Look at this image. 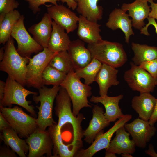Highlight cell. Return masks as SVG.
Wrapping results in <instances>:
<instances>
[{
    "label": "cell",
    "instance_id": "obj_1",
    "mask_svg": "<svg viewBox=\"0 0 157 157\" xmlns=\"http://www.w3.org/2000/svg\"><path fill=\"white\" fill-rule=\"evenodd\" d=\"M11 36L4 47V56L0 63V70L6 73L8 76L22 86L26 85L27 65L29 58L23 57L17 52Z\"/></svg>",
    "mask_w": 157,
    "mask_h": 157
},
{
    "label": "cell",
    "instance_id": "obj_2",
    "mask_svg": "<svg viewBox=\"0 0 157 157\" xmlns=\"http://www.w3.org/2000/svg\"><path fill=\"white\" fill-rule=\"evenodd\" d=\"M92 58H95L116 68L121 67L127 60L126 53L121 44L103 39L97 42L88 44Z\"/></svg>",
    "mask_w": 157,
    "mask_h": 157
},
{
    "label": "cell",
    "instance_id": "obj_3",
    "mask_svg": "<svg viewBox=\"0 0 157 157\" xmlns=\"http://www.w3.org/2000/svg\"><path fill=\"white\" fill-rule=\"evenodd\" d=\"M71 101L68 97L60 98L56 101L54 110L58 118L56 126L57 129L61 130L65 124L72 125L74 128L73 146L76 149H80L83 146L82 139L84 137L83 131L81 124L84 118L82 114L79 113L77 116L74 115L71 110Z\"/></svg>",
    "mask_w": 157,
    "mask_h": 157
},
{
    "label": "cell",
    "instance_id": "obj_4",
    "mask_svg": "<svg viewBox=\"0 0 157 157\" xmlns=\"http://www.w3.org/2000/svg\"><path fill=\"white\" fill-rule=\"evenodd\" d=\"M76 74L74 70L68 74L60 86L67 92L72 104V113L75 116L84 107L91 108L88 98L92 94V88L83 83Z\"/></svg>",
    "mask_w": 157,
    "mask_h": 157
},
{
    "label": "cell",
    "instance_id": "obj_5",
    "mask_svg": "<svg viewBox=\"0 0 157 157\" xmlns=\"http://www.w3.org/2000/svg\"><path fill=\"white\" fill-rule=\"evenodd\" d=\"M60 86L55 85L50 88L44 86L38 90L39 95H33V99L39 106H37L38 111L37 122L38 128L45 131L46 128L57 124L54 120L52 115L53 103Z\"/></svg>",
    "mask_w": 157,
    "mask_h": 157
},
{
    "label": "cell",
    "instance_id": "obj_6",
    "mask_svg": "<svg viewBox=\"0 0 157 157\" xmlns=\"http://www.w3.org/2000/svg\"><path fill=\"white\" fill-rule=\"evenodd\" d=\"M0 107L3 116L20 138H27L38 128L37 118L26 113L21 108Z\"/></svg>",
    "mask_w": 157,
    "mask_h": 157
},
{
    "label": "cell",
    "instance_id": "obj_7",
    "mask_svg": "<svg viewBox=\"0 0 157 157\" xmlns=\"http://www.w3.org/2000/svg\"><path fill=\"white\" fill-rule=\"evenodd\" d=\"M24 87L8 76L6 80L3 97L0 101V107H11L13 104L17 105L25 109L33 116H35L34 107L30 105L31 101L27 100L26 97L31 94L38 95V93L29 91Z\"/></svg>",
    "mask_w": 157,
    "mask_h": 157
},
{
    "label": "cell",
    "instance_id": "obj_8",
    "mask_svg": "<svg viewBox=\"0 0 157 157\" xmlns=\"http://www.w3.org/2000/svg\"><path fill=\"white\" fill-rule=\"evenodd\" d=\"M56 53L48 48H44L32 58H29L26 76V85L28 87L39 89L44 85L42 81V73Z\"/></svg>",
    "mask_w": 157,
    "mask_h": 157
},
{
    "label": "cell",
    "instance_id": "obj_9",
    "mask_svg": "<svg viewBox=\"0 0 157 157\" xmlns=\"http://www.w3.org/2000/svg\"><path fill=\"white\" fill-rule=\"evenodd\" d=\"M131 68L126 71L124 78L129 87L140 93H150L157 85V78L152 76L139 66L130 63Z\"/></svg>",
    "mask_w": 157,
    "mask_h": 157
},
{
    "label": "cell",
    "instance_id": "obj_10",
    "mask_svg": "<svg viewBox=\"0 0 157 157\" xmlns=\"http://www.w3.org/2000/svg\"><path fill=\"white\" fill-rule=\"evenodd\" d=\"M24 17L21 16L15 23L12 30L11 36L16 41L17 51L22 56L30 58L33 53L41 51L43 48L30 35L24 23Z\"/></svg>",
    "mask_w": 157,
    "mask_h": 157
},
{
    "label": "cell",
    "instance_id": "obj_11",
    "mask_svg": "<svg viewBox=\"0 0 157 157\" xmlns=\"http://www.w3.org/2000/svg\"><path fill=\"white\" fill-rule=\"evenodd\" d=\"M132 116L126 114L118 119L114 125L107 132L104 133L103 130L97 135L92 144L85 149H81L75 155V157H92L98 151L107 148L111 138L119 128L131 120Z\"/></svg>",
    "mask_w": 157,
    "mask_h": 157
},
{
    "label": "cell",
    "instance_id": "obj_12",
    "mask_svg": "<svg viewBox=\"0 0 157 157\" xmlns=\"http://www.w3.org/2000/svg\"><path fill=\"white\" fill-rule=\"evenodd\" d=\"M29 147L28 157H41L44 154L53 157V143L48 130L43 131L38 128L26 138Z\"/></svg>",
    "mask_w": 157,
    "mask_h": 157
},
{
    "label": "cell",
    "instance_id": "obj_13",
    "mask_svg": "<svg viewBox=\"0 0 157 157\" xmlns=\"http://www.w3.org/2000/svg\"><path fill=\"white\" fill-rule=\"evenodd\" d=\"M124 126L131 135L136 146L143 149L146 147L147 143L154 136L156 131V128L151 125L148 121L139 118L130 123H126Z\"/></svg>",
    "mask_w": 157,
    "mask_h": 157
},
{
    "label": "cell",
    "instance_id": "obj_14",
    "mask_svg": "<svg viewBox=\"0 0 157 157\" xmlns=\"http://www.w3.org/2000/svg\"><path fill=\"white\" fill-rule=\"evenodd\" d=\"M47 13L56 24L68 33L78 27L79 19L76 14L63 4L53 5L47 7Z\"/></svg>",
    "mask_w": 157,
    "mask_h": 157
},
{
    "label": "cell",
    "instance_id": "obj_15",
    "mask_svg": "<svg viewBox=\"0 0 157 157\" xmlns=\"http://www.w3.org/2000/svg\"><path fill=\"white\" fill-rule=\"evenodd\" d=\"M146 0H135L130 3H123L121 9L128 11L129 16L132 18V26L140 30L145 25L144 21L147 18L151 11Z\"/></svg>",
    "mask_w": 157,
    "mask_h": 157
},
{
    "label": "cell",
    "instance_id": "obj_16",
    "mask_svg": "<svg viewBox=\"0 0 157 157\" xmlns=\"http://www.w3.org/2000/svg\"><path fill=\"white\" fill-rule=\"evenodd\" d=\"M92 117L88 126L83 131L84 140L89 144L92 143L97 135L106 127L108 126L110 122L104 115L102 107L95 105L92 110Z\"/></svg>",
    "mask_w": 157,
    "mask_h": 157
},
{
    "label": "cell",
    "instance_id": "obj_17",
    "mask_svg": "<svg viewBox=\"0 0 157 157\" xmlns=\"http://www.w3.org/2000/svg\"><path fill=\"white\" fill-rule=\"evenodd\" d=\"M121 9L115 8L110 13L106 26L113 30L120 29L125 35V42L128 44L130 37L134 35L132 29V20L129 14Z\"/></svg>",
    "mask_w": 157,
    "mask_h": 157
},
{
    "label": "cell",
    "instance_id": "obj_18",
    "mask_svg": "<svg viewBox=\"0 0 157 157\" xmlns=\"http://www.w3.org/2000/svg\"><path fill=\"white\" fill-rule=\"evenodd\" d=\"M115 136L111 140L106 151L121 154L125 153L131 154L135 151L136 145L129 138L130 134L126 130L124 126L118 129L115 132Z\"/></svg>",
    "mask_w": 157,
    "mask_h": 157
},
{
    "label": "cell",
    "instance_id": "obj_19",
    "mask_svg": "<svg viewBox=\"0 0 157 157\" xmlns=\"http://www.w3.org/2000/svg\"><path fill=\"white\" fill-rule=\"evenodd\" d=\"M123 97L122 94L115 97H110L107 95L100 96H92L90 101L94 103H100L104 106L105 109L104 115L110 122H115L124 115L119 106V102Z\"/></svg>",
    "mask_w": 157,
    "mask_h": 157
},
{
    "label": "cell",
    "instance_id": "obj_20",
    "mask_svg": "<svg viewBox=\"0 0 157 157\" xmlns=\"http://www.w3.org/2000/svg\"><path fill=\"white\" fill-rule=\"evenodd\" d=\"M79 17L77 34L80 40L89 44L102 39L100 34L101 25L90 21L81 15Z\"/></svg>",
    "mask_w": 157,
    "mask_h": 157
},
{
    "label": "cell",
    "instance_id": "obj_21",
    "mask_svg": "<svg viewBox=\"0 0 157 157\" xmlns=\"http://www.w3.org/2000/svg\"><path fill=\"white\" fill-rule=\"evenodd\" d=\"M67 51L74 69L85 67L92 59L90 51L85 46L84 42L80 39L72 41Z\"/></svg>",
    "mask_w": 157,
    "mask_h": 157
},
{
    "label": "cell",
    "instance_id": "obj_22",
    "mask_svg": "<svg viewBox=\"0 0 157 157\" xmlns=\"http://www.w3.org/2000/svg\"><path fill=\"white\" fill-rule=\"evenodd\" d=\"M52 22L49 14L45 13L40 22L33 24L28 28L33 38L43 48H47L52 30Z\"/></svg>",
    "mask_w": 157,
    "mask_h": 157
},
{
    "label": "cell",
    "instance_id": "obj_23",
    "mask_svg": "<svg viewBox=\"0 0 157 157\" xmlns=\"http://www.w3.org/2000/svg\"><path fill=\"white\" fill-rule=\"evenodd\" d=\"M156 99L150 93H140L139 95L133 98L131 106L138 114L139 118L148 121L153 111Z\"/></svg>",
    "mask_w": 157,
    "mask_h": 157
},
{
    "label": "cell",
    "instance_id": "obj_24",
    "mask_svg": "<svg viewBox=\"0 0 157 157\" xmlns=\"http://www.w3.org/2000/svg\"><path fill=\"white\" fill-rule=\"evenodd\" d=\"M118 72V70L116 68L102 63L95 81L99 85L100 96L107 95L110 87L119 84V81L117 78Z\"/></svg>",
    "mask_w": 157,
    "mask_h": 157
},
{
    "label": "cell",
    "instance_id": "obj_25",
    "mask_svg": "<svg viewBox=\"0 0 157 157\" xmlns=\"http://www.w3.org/2000/svg\"><path fill=\"white\" fill-rule=\"evenodd\" d=\"M52 30L48 42L47 48L55 53L67 51L71 42L65 30L53 20Z\"/></svg>",
    "mask_w": 157,
    "mask_h": 157
},
{
    "label": "cell",
    "instance_id": "obj_26",
    "mask_svg": "<svg viewBox=\"0 0 157 157\" xmlns=\"http://www.w3.org/2000/svg\"><path fill=\"white\" fill-rule=\"evenodd\" d=\"M0 138L6 145L20 157H26L29 151L28 146L26 141L20 138L17 133L11 127L6 129L1 132Z\"/></svg>",
    "mask_w": 157,
    "mask_h": 157
},
{
    "label": "cell",
    "instance_id": "obj_27",
    "mask_svg": "<svg viewBox=\"0 0 157 157\" xmlns=\"http://www.w3.org/2000/svg\"><path fill=\"white\" fill-rule=\"evenodd\" d=\"M77 3V12L92 22H97L102 18L103 8L97 4L99 0H74Z\"/></svg>",
    "mask_w": 157,
    "mask_h": 157
},
{
    "label": "cell",
    "instance_id": "obj_28",
    "mask_svg": "<svg viewBox=\"0 0 157 157\" xmlns=\"http://www.w3.org/2000/svg\"><path fill=\"white\" fill-rule=\"evenodd\" d=\"M131 48L134 53L132 60L136 65L139 66L142 62L157 58L156 47L132 42Z\"/></svg>",
    "mask_w": 157,
    "mask_h": 157
},
{
    "label": "cell",
    "instance_id": "obj_29",
    "mask_svg": "<svg viewBox=\"0 0 157 157\" xmlns=\"http://www.w3.org/2000/svg\"><path fill=\"white\" fill-rule=\"evenodd\" d=\"M53 143V157H72L74 155L68 146L63 142L61 132L54 125L49 127L48 130Z\"/></svg>",
    "mask_w": 157,
    "mask_h": 157
},
{
    "label": "cell",
    "instance_id": "obj_30",
    "mask_svg": "<svg viewBox=\"0 0 157 157\" xmlns=\"http://www.w3.org/2000/svg\"><path fill=\"white\" fill-rule=\"evenodd\" d=\"M21 15L15 10L6 14L3 20L0 22V43L5 44L11 36L13 28Z\"/></svg>",
    "mask_w": 157,
    "mask_h": 157
},
{
    "label": "cell",
    "instance_id": "obj_31",
    "mask_svg": "<svg viewBox=\"0 0 157 157\" xmlns=\"http://www.w3.org/2000/svg\"><path fill=\"white\" fill-rule=\"evenodd\" d=\"M102 64L97 59L93 58L91 62L86 66L82 68L76 69L74 71L80 78L84 79L85 84L89 85L95 81Z\"/></svg>",
    "mask_w": 157,
    "mask_h": 157
},
{
    "label": "cell",
    "instance_id": "obj_32",
    "mask_svg": "<svg viewBox=\"0 0 157 157\" xmlns=\"http://www.w3.org/2000/svg\"><path fill=\"white\" fill-rule=\"evenodd\" d=\"M49 64L67 74L72 70H74L73 63L67 51L56 53Z\"/></svg>",
    "mask_w": 157,
    "mask_h": 157
},
{
    "label": "cell",
    "instance_id": "obj_33",
    "mask_svg": "<svg viewBox=\"0 0 157 157\" xmlns=\"http://www.w3.org/2000/svg\"><path fill=\"white\" fill-rule=\"evenodd\" d=\"M67 74L51 66L49 64L42 74V83L44 85H59L65 78Z\"/></svg>",
    "mask_w": 157,
    "mask_h": 157
},
{
    "label": "cell",
    "instance_id": "obj_34",
    "mask_svg": "<svg viewBox=\"0 0 157 157\" xmlns=\"http://www.w3.org/2000/svg\"><path fill=\"white\" fill-rule=\"evenodd\" d=\"M27 2L29 5V8L32 10L34 14H36L40 11L41 9L39 6L41 5H44L48 7L49 6L46 5L45 3L49 2L54 5L57 4V2H59L60 0H24Z\"/></svg>",
    "mask_w": 157,
    "mask_h": 157
},
{
    "label": "cell",
    "instance_id": "obj_35",
    "mask_svg": "<svg viewBox=\"0 0 157 157\" xmlns=\"http://www.w3.org/2000/svg\"><path fill=\"white\" fill-rule=\"evenodd\" d=\"M19 5L16 0H0V13H8L15 10Z\"/></svg>",
    "mask_w": 157,
    "mask_h": 157
},
{
    "label": "cell",
    "instance_id": "obj_36",
    "mask_svg": "<svg viewBox=\"0 0 157 157\" xmlns=\"http://www.w3.org/2000/svg\"><path fill=\"white\" fill-rule=\"evenodd\" d=\"M139 66L153 77L157 78V58L151 60L142 62Z\"/></svg>",
    "mask_w": 157,
    "mask_h": 157
},
{
    "label": "cell",
    "instance_id": "obj_37",
    "mask_svg": "<svg viewBox=\"0 0 157 157\" xmlns=\"http://www.w3.org/2000/svg\"><path fill=\"white\" fill-rule=\"evenodd\" d=\"M3 145L0 148V157H17L15 152L11 149H10L9 147Z\"/></svg>",
    "mask_w": 157,
    "mask_h": 157
},
{
    "label": "cell",
    "instance_id": "obj_38",
    "mask_svg": "<svg viewBox=\"0 0 157 157\" xmlns=\"http://www.w3.org/2000/svg\"><path fill=\"white\" fill-rule=\"evenodd\" d=\"M148 22V24L145 25V26H144L140 30V33L147 36L149 35L147 30L148 27L151 25H153L155 28V32L157 34V23L154 18L148 17L147 18Z\"/></svg>",
    "mask_w": 157,
    "mask_h": 157
},
{
    "label": "cell",
    "instance_id": "obj_39",
    "mask_svg": "<svg viewBox=\"0 0 157 157\" xmlns=\"http://www.w3.org/2000/svg\"><path fill=\"white\" fill-rule=\"evenodd\" d=\"M148 2L150 3V6L151 9L148 17L157 19V3H155L152 0Z\"/></svg>",
    "mask_w": 157,
    "mask_h": 157
},
{
    "label": "cell",
    "instance_id": "obj_40",
    "mask_svg": "<svg viewBox=\"0 0 157 157\" xmlns=\"http://www.w3.org/2000/svg\"><path fill=\"white\" fill-rule=\"evenodd\" d=\"M157 121V98L156 99L155 107L152 115L148 121L149 124L152 126Z\"/></svg>",
    "mask_w": 157,
    "mask_h": 157
},
{
    "label": "cell",
    "instance_id": "obj_41",
    "mask_svg": "<svg viewBox=\"0 0 157 157\" xmlns=\"http://www.w3.org/2000/svg\"><path fill=\"white\" fill-rule=\"evenodd\" d=\"M11 127L9 123L0 112V131L1 132L4 129Z\"/></svg>",
    "mask_w": 157,
    "mask_h": 157
},
{
    "label": "cell",
    "instance_id": "obj_42",
    "mask_svg": "<svg viewBox=\"0 0 157 157\" xmlns=\"http://www.w3.org/2000/svg\"><path fill=\"white\" fill-rule=\"evenodd\" d=\"M61 2L64 3H66L69 8H71L73 10H74L77 7V3L74 0H60Z\"/></svg>",
    "mask_w": 157,
    "mask_h": 157
},
{
    "label": "cell",
    "instance_id": "obj_43",
    "mask_svg": "<svg viewBox=\"0 0 157 157\" xmlns=\"http://www.w3.org/2000/svg\"><path fill=\"white\" fill-rule=\"evenodd\" d=\"M147 154L151 157H157V153L155 151L153 146L151 144H149L148 149L145 151Z\"/></svg>",
    "mask_w": 157,
    "mask_h": 157
},
{
    "label": "cell",
    "instance_id": "obj_44",
    "mask_svg": "<svg viewBox=\"0 0 157 157\" xmlns=\"http://www.w3.org/2000/svg\"><path fill=\"white\" fill-rule=\"evenodd\" d=\"M6 82L0 81V101L3 99L5 92Z\"/></svg>",
    "mask_w": 157,
    "mask_h": 157
},
{
    "label": "cell",
    "instance_id": "obj_45",
    "mask_svg": "<svg viewBox=\"0 0 157 157\" xmlns=\"http://www.w3.org/2000/svg\"><path fill=\"white\" fill-rule=\"evenodd\" d=\"M5 49L4 47H2L0 49V61H2L4 57Z\"/></svg>",
    "mask_w": 157,
    "mask_h": 157
},
{
    "label": "cell",
    "instance_id": "obj_46",
    "mask_svg": "<svg viewBox=\"0 0 157 157\" xmlns=\"http://www.w3.org/2000/svg\"><path fill=\"white\" fill-rule=\"evenodd\" d=\"M105 157H116V154L110 152L106 151L105 155Z\"/></svg>",
    "mask_w": 157,
    "mask_h": 157
},
{
    "label": "cell",
    "instance_id": "obj_47",
    "mask_svg": "<svg viewBox=\"0 0 157 157\" xmlns=\"http://www.w3.org/2000/svg\"><path fill=\"white\" fill-rule=\"evenodd\" d=\"M122 157H132L131 154L128 153H125L121 154Z\"/></svg>",
    "mask_w": 157,
    "mask_h": 157
},
{
    "label": "cell",
    "instance_id": "obj_48",
    "mask_svg": "<svg viewBox=\"0 0 157 157\" xmlns=\"http://www.w3.org/2000/svg\"><path fill=\"white\" fill-rule=\"evenodd\" d=\"M147 0L148 1H150V0L153 1V0Z\"/></svg>",
    "mask_w": 157,
    "mask_h": 157
}]
</instances>
